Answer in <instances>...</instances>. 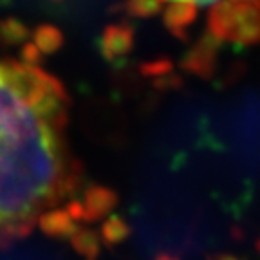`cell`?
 Wrapping results in <instances>:
<instances>
[{
    "mask_svg": "<svg viewBox=\"0 0 260 260\" xmlns=\"http://www.w3.org/2000/svg\"><path fill=\"white\" fill-rule=\"evenodd\" d=\"M67 110L51 74L0 61V248L56 215L76 188Z\"/></svg>",
    "mask_w": 260,
    "mask_h": 260,
    "instance_id": "cell-1",
    "label": "cell"
},
{
    "mask_svg": "<svg viewBox=\"0 0 260 260\" xmlns=\"http://www.w3.org/2000/svg\"><path fill=\"white\" fill-rule=\"evenodd\" d=\"M172 8L168 11V22L174 29L179 27V24H188L193 18V13L197 8H210V6H222V9L232 8V0H167ZM246 4V0H242Z\"/></svg>",
    "mask_w": 260,
    "mask_h": 260,
    "instance_id": "cell-2",
    "label": "cell"
}]
</instances>
